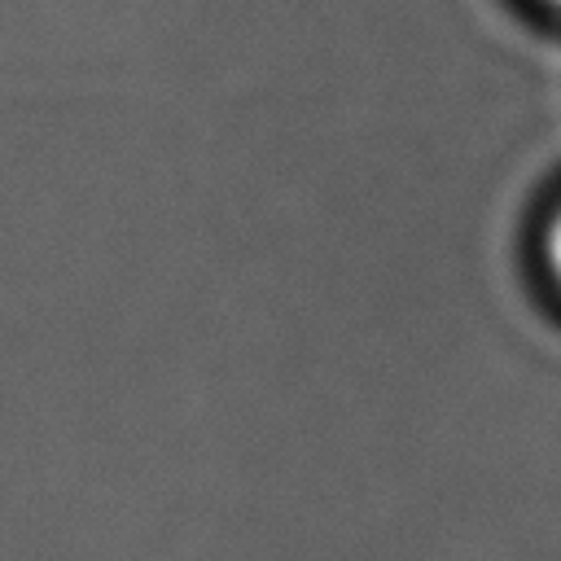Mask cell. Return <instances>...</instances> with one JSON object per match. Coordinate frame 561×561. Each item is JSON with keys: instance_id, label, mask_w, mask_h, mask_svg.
I'll return each instance as SVG.
<instances>
[{"instance_id": "1", "label": "cell", "mask_w": 561, "mask_h": 561, "mask_svg": "<svg viewBox=\"0 0 561 561\" xmlns=\"http://www.w3.org/2000/svg\"><path fill=\"white\" fill-rule=\"evenodd\" d=\"M548 263H552V276H557V285H561V210H557V219H552V228H548Z\"/></svg>"}, {"instance_id": "2", "label": "cell", "mask_w": 561, "mask_h": 561, "mask_svg": "<svg viewBox=\"0 0 561 561\" xmlns=\"http://www.w3.org/2000/svg\"><path fill=\"white\" fill-rule=\"evenodd\" d=\"M548 4H557V9H561V0H548Z\"/></svg>"}]
</instances>
